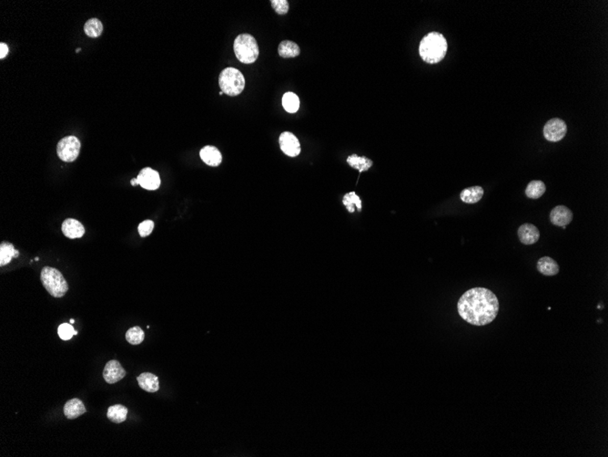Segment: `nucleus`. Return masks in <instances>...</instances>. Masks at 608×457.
<instances>
[{
  "label": "nucleus",
  "instance_id": "nucleus-5",
  "mask_svg": "<svg viewBox=\"0 0 608 457\" xmlns=\"http://www.w3.org/2000/svg\"><path fill=\"white\" fill-rule=\"evenodd\" d=\"M40 280L46 291L54 298H62L68 290V285L63 275L54 267H44L40 273Z\"/></svg>",
  "mask_w": 608,
  "mask_h": 457
},
{
  "label": "nucleus",
  "instance_id": "nucleus-21",
  "mask_svg": "<svg viewBox=\"0 0 608 457\" xmlns=\"http://www.w3.org/2000/svg\"><path fill=\"white\" fill-rule=\"evenodd\" d=\"M483 189L481 187H472L461 191V200L464 203H478L483 196Z\"/></svg>",
  "mask_w": 608,
  "mask_h": 457
},
{
  "label": "nucleus",
  "instance_id": "nucleus-23",
  "mask_svg": "<svg viewBox=\"0 0 608 457\" xmlns=\"http://www.w3.org/2000/svg\"><path fill=\"white\" fill-rule=\"evenodd\" d=\"M546 190L545 182L539 180H533L528 184L525 189V195L530 199H538L544 195Z\"/></svg>",
  "mask_w": 608,
  "mask_h": 457
},
{
  "label": "nucleus",
  "instance_id": "nucleus-30",
  "mask_svg": "<svg viewBox=\"0 0 608 457\" xmlns=\"http://www.w3.org/2000/svg\"><path fill=\"white\" fill-rule=\"evenodd\" d=\"M154 228V222L151 220L143 221L139 224L138 227V231L141 237H146L150 236Z\"/></svg>",
  "mask_w": 608,
  "mask_h": 457
},
{
  "label": "nucleus",
  "instance_id": "nucleus-10",
  "mask_svg": "<svg viewBox=\"0 0 608 457\" xmlns=\"http://www.w3.org/2000/svg\"><path fill=\"white\" fill-rule=\"evenodd\" d=\"M125 376L126 371L122 367L119 361L116 360H109V362L106 364L103 371V378L106 382L109 384H113L117 381H121Z\"/></svg>",
  "mask_w": 608,
  "mask_h": 457
},
{
  "label": "nucleus",
  "instance_id": "nucleus-14",
  "mask_svg": "<svg viewBox=\"0 0 608 457\" xmlns=\"http://www.w3.org/2000/svg\"><path fill=\"white\" fill-rule=\"evenodd\" d=\"M84 403L80 399L74 398L67 401L64 405V415L67 419L73 420L80 417L86 413Z\"/></svg>",
  "mask_w": 608,
  "mask_h": 457
},
{
  "label": "nucleus",
  "instance_id": "nucleus-4",
  "mask_svg": "<svg viewBox=\"0 0 608 457\" xmlns=\"http://www.w3.org/2000/svg\"><path fill=\"white\" fill-rule=\"evenodd\" d=\"M218 85L223 94L234 97L244 92L245 78L239 70L229 67L221 72L218 76Z\"/></svg>",
  "mask_w": 608,
  "mask_h": 457
},
{
  "label": "nucleus",
  "instance_id": "nucleus-35",
  "mask_svg": "<svg viewBox=\"0 0 608 457\" xmlns=\"http://www.w3.org/2000/svg\"><path fill=\"white\" fill-rule=\"evenodd\" d=\"M223 94H223V92H222V90H221V92H220V95H223Z\"/></svg>",
  "mask_w": 608,
  "mask_h": 457
},
{
  "label": "nucleus",
  "instance_id": "nucleus-29",
  "mask_svg": "<svg viewBox=\"0 0 608 457\" xmlns=\"http://www.w3.org/2000/svg\"><path fill=\"white\" fill-rule=\"evenodd\" d=\"M273 9L279 15H285L289 11V3L287 0H272Z\"/></svg>",
  "mask_w": 608,
  "mask_h": 457
},
{
  "label": "nucleus",
  "instance_id": "nucleus-28",
  "mask_svg": "<svg viewBox=\"0 0 608 457\" xmlns=\"http://www.w3.org/2000/svg\"><path fill=\"white\" fill-rule=\"evenodd\" d=\"M58 334H59L60 339H63V340H68V339H71L74 335L78 334V331L74 330L71 324L63 323L59 327Z\"/></svg>",
  "mask_w": 608,
  "mask_h": 457
},
{
  "label": "nucleus",
  "instance_id": "nucleus-8",
  "mask_svg": "<svg viewBox=\"0 0 608 457\" xmlns=\"http://www.w3.org/2000/svg\"><path fill=\"white\" fill-rule=\"evenodd\" d=\"M281 151L289 157L298 156L301 152V144L298 138L289 131L282 132L279 138Z\"/></svg>",
  "mask_w": 608,
  "mask_h": 457
},
{
  "label": "nucleus",
  "instance_id": "nucleus-17",
  "mask_svg": "<svg viewBox=\"0 0 608 457\" xmlns=\"http://www.w3.org/2000/svg\"><path fill=\"white\" fill-rule=\"evenodd\" d=\"M537 270L539 271L542 275L547 277L557 275L560 270L557 262L549 257H543L540 258L537 261Z\"/></svg>",
  "mask_w": 608,
  "mask_h": 457
},
{
  "label": "nucleus",
  "instance_id": "nucleus-33",
  "mask_svg": "<svg viewBox=\"0 0 608 457\" xmlns=\"http://www.w3.org/2000/svg\"><path fill=\"white\" fill-rule=\"evenodd\" d=\"M80 51H81V49H80V48H79V49H77V50H76V52H77V53H79Z\"/></svg>",
  "mask_w": 608,
  "mask_h": 457
},
{
  "label": "nucleus",
  "instance_id": "nucleus-12",
  "mask_svg": "<svg viewBox=\"0 0 608 457\" xmlns=\"http://www.w3.org/2000/svg\"><path fill=\"white\" fill-rule=\"evenodd\" d=\"M518 237L524 245H533L540 238V232L536 225L525 223L521 225L517 231Z\"/></svg>",
  "mask_w": 608,
  "mask_h": 457
},
{
  "label": "nucleus",
  "instance_id": "nucleus-2",
  "mask_svg": "<svg viewBox=\"0 0 608 457\" xmlns=\"http://www.w3.org/2000/svg\"><path fill=\"white\" fill-rule=\"evenodd\" d=\"M448 44L444 35L439 32H431L420 42V56L426 63H438L445 59Z\"/></svg>",
  "mask_w": 608,
  "mask_h": 457
},
{
  "label": "nucleus",
  "instance_id": "nucleus-18",
  "mask_svg": "<svg viewBox=\"0 0 608 457\" xmlns=\"http://www.w3.org/2000/svg\"><path fill=\"white\" fill-rule=\"evenodd\" d=\"M278 52L281 58L289 59V58H295V57L300 55L301 50H300L298 45L294 41L283 40L279 45Z\"/></svg>",
  "mask_w": 608,
  "mask_h": 457
},
{
  "label": "nucleus",
  "instance_id": "nucleus-15",
  "mask_svg": "<svg viewBox=\"0 0 608 457\" xmlns=\"http://www.w3.org/2000/svg\"><path fill=\"white\" fill-rule=\"evenodd\" d=\"M200 155L202 161L210 166H218L223 161V155L218 149L211 145L205 146L201 150Z\"/></svg>",
  "mask_w": 608,
  "mask_h": 457
},
{
  "label": "nucleus",
  "instance_id": "nucleus-27",
  "mask_svg": "<svg viewBox=\"0 0 608 457\" xmlns=\"http://www.w3.org/2000/svg\"><path fill=\"white\" fill-rule=\"evenodd\" d=\"M145 338V333L139 326L132 327L127 331L126 339L131 345H139Z\"/></svg>",
  "mask_w": 608,
  "mask_h": 457
},
{
  "label": "nucleus",
  "instance_id": "nucleus-1",
  "mask_svg": "<svg viewBox=\"0 0 608 457\" xmlns=\"http://www.w3.org/2000/svg\"><path fill=\"white\" fill-rule=\"evenodd\" d=\"M457 309L459 315L466 322L474 326H484L497 317L499 301L490 289L471 288L461 295Z\"/></svg>",
  "mask_w": 608,
  "mask_h": 457
},
{
  "label": "nucleus",
  "instance_id": "nucleus-22",
  "mask_svg": "<svg viewBox=\"0 0 608 457\" xmlns=\"http://www.w3.org/2000/svg\"><path fill=\"white\" fill-rule=\"evenodd\" d=\"M347 163L349 165L354 168V169L358 170L360 173L368 171V170L373 166V161L368 159L367 157L365 156H358L356 154H352L347 158Z\"/></svg>",
  "mask_w": 608,
  "mask_h": 457
},
{
  "label": "nucleus",
  "instance_id": "nucleus-9",
  "mask_svg": "<svg viewBox=\"0 0 608 457\" xmlns=\"http://www.w3.org/2000/svg\"><path fill=\"white\" fill-rule=\"evenodd\" d=\"M137 179L139 186L146 190H156L160 186V174L150 167L141 170Z\"/></svg>",
  "mask_w": 608,
  "mask_h": 457
},
{
  "label": "nucleus",
  "instance_id": "nucleus-31",
  "mask_svg": "<svg viewBox=\"0 0 608 457\" xmlns=\"http://www.w3.org/2000/svg\"><path fill=\"white\" fill-rule=\"evenodd\" d=\"M9 53V47L5 43H0V59H4Z\"/></svg>",
  "mask_w": 608,
  "mask_h": 457
},
{
  "label": "nucleus",
  "instance_id": "nucleus-34",
  "mask_svg": "<svg viewBox=\"0 0 608 457\" xmlns=\"http://www.w3.org/2000/svg\"><path fill=\"white\" fill-rule=\"evenodd\" d=\"M74 322H75V321H74V319H70V323H71V324H73V323H74Z\"/></svg>",
  "mask_w": 608,
  "mask_h": 457
},
{
  "label": "nucleus",
  "instance_id": "nucleus-11",
  "mask_svg": "<svg viewBox=\"0 0 608 457\" xmlns=\"http://www.w3.org/2000/svg\"><path fill=\"white\" fill-rule=\"evenodd\" d=\"M573 212L565 205H557L550 213L551 223L556 226H561L563 228H566V225L570 224L573 221Z\"/></svg>",
  "mask_w": 608,
  "mask_h": 457
},
{
  "label": "nucleus",
  "instance_id": "nucleus-6",
  "mask_svg": "<svg viewBox=\"0 0 608 457\" xmlns=\"http://www.w3.org/2000/svg\"><path fill=\"white\" fill-rule=\"evenodd\" d=\"M80 142L76 136H67L59 141L57 152L59 158L66 163H72L79 156Z\"/></svg>",
  "mask_w": 608,
  "mask_h": 457
},
{
  "label": "nucleus",
  "instance_id": "nucleus-32",
  "mask_svg": "<svg viewBox=\"0 0 608 457\" xmlns=\"http://www.w3.org/2000/svg\"><path fill=\"white\" fill-rule=\"evenodd\" d=\"M130 182H131V186H132V187H136L137 185H139V182H138V179H137V178L132 179V180L130 181Z\"/></svg>",
  "mask_w": 608,
  "mask_h": 457
},
{
  "label": "nucleus",
  "instance_id": "nucleus-16",
  "mask_svg": "<svg viewBox=\"0 0 608 457\" xmlns=\"http://www.w3.org/2000/svg\"><path fill=\"white\" fill-rule=\"evenodd\" d=\"M139 387L148 393H156L160 390L159 378L151 373H143L137 378Z\"/></svg>",
  "mask_w": 608,
  "mask_h": 457
},
{
  "label": "nucleus",
  "instance_id": "nucleus-13",
  "mask_svg": "<svg viewBox=\"0 0 608 457\" xmlns=\"http://www.w3.org/2000/svg\"><path fill=\"white\" fill-rule=\"evenodd\" d=\"M61 229L64 236L70 239L80 238L84 236L86 232L84 225L79 221L72 218H68L64 221Z\"/></svg>",
  "mask_w": 608,
  "mask_h": 457
},
{
  "label": "nucleus",
  "instance_id": "nucleus-25",
  "mask_svg": "<svg viewBox=\"0 0 608 457\" xmlns=\"http://www.w3.org/2000/svg\"><path fill=\"white\" fill-rule=\"evenodd\" d=\"M85 33L90 38H98L103 32V25L100 19L90 18L84 26Z\"/></svg>",
  "mask_w": 608,
  "mask_h": 457
},
{
  "label": "nucleus",
  "instance_id": "nucleus-26",
  "mask_svg": "<svg viewBox=\"0 0 608 457\" xmlns=\"http://www.w3.org/2000/svg\"><path fill=\"white\" fill-rule=\"evenodd\" d=\"M343 203L350 213L355 212L356 208L358 212H361V200L355 192H351L344 195Z\"/></svg>",
  "mask_w": 608,
  "mask_h": 457
},
{
  "label": "nucleus",
  "instance_id": "nucleus-19",
  "mask_svg": "<svg viewBox=\"0 0 608 457\" xmlns=\"http://www.w3.org/2000/svg\"><path fill=\"white\" fill-rule=\"evenodd\" d=\"M128 408L122 404H115L109 407L107 412V417L114 423H121L125 422L128 415Z\"/></svg>",
  "mask_w": 608,
  "mask_h": 457
},
{
  "label": "nucleus",
  "instance_id": "nucleus-20",
  "mask_svg": "<svg viewBox=\"0 0 608 457\" xmlns=\"http://www.w3.org/2000/svg\"><path fill=\"white\" fill-rule=\"evenodd\" d=\"M18 255V250L15 249L12 244L9 242H2L0 245V266L3 267L8 265L13 258H17Z\"/></svg>",
  "mask_w": 608,
  "mask_h": 457
},
{
  "label": "nucleus",
  "instance_id": "nucleus-3",
  "mask_svg": "<svg viewBox=\"0 0 608 457\" xmlns=\"http://www.w3.org/2000/svg\"><path fill=\"white\" fill-rule=\"evenodd\" d=\"M233 50L236 58L244 64L255 62L260 54L256 39L252 35L248 33L239 35L235 38Z\"/></svg>",
  "mask_w": 608,
  "mask_h": 457
},
{
  "label": "nucleus",
  "instance_id": "nucleus-24",
  "mask_svg": "<svg viewBox=\"0 0 608 457\" xmlns=\"http://www.w3.org/2000/svg\"><path fill=\"white\" fill-rule=\"evenodd\" d=\"M282 106L284 110L289 113L297 112L300 108V100L296 94L294 93H286L282 96Z\"/></svg>",
  "mask_w": 608,
  "mask_h": 457
},
{
  "label": "nucleus",
  "instance_id": "nucleus-7",
  "mask_svg": "<svg viewBox=\"0 0 608 457\" xmlns=\"http://www.w3.org/2000/svg\"><path fill=\"white\" fill-rule=\"evenodd\" d=\"M567 131L566 123L559 118L551 119L545 123L544 136L548 142L557 143L565 138Z\"/></svg>",
  "mask_w": 608,
  "mask_h": 457
}]
</instances>
